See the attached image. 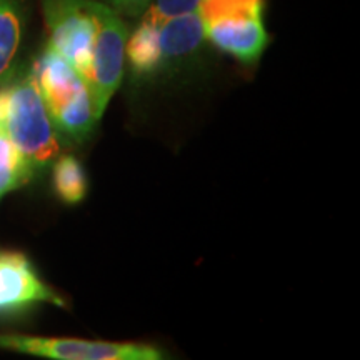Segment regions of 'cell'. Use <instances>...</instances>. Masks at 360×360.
I'll list each match as a JSON object with an SVG mask.
<instances>
[{
	"label": "cell",
	"instance_id": "cell-1",
	"mask_svg": "<svg viewBox=\"0 0 360 360\" xmlns=\"http://www.w3.org/2000/svg\"><path fill=\"white\" fill-rule=\"evenodd\" d=\"M47 45L74 67L101 120L125 72L129 30L122 17L97 0H40Z\"/></svg>",
	"mask_w": 360,
	"mask_h": 360
},
{
	"label": "cell",
	"instance_id": "cell-2",
	"mask_svg": "<svg viewBox=\"0 0 360 360\" xmlns=\"http://www.w3.org/2000/svg\"><path fill=\"white\" fill-rule=\"evenodd\" d=\"M0 130L35 175L51 167L60 155V139L40 96L32 67L17 70L0 87Z\"/></svg>",
	"mask_w": 360,
	"mask_h": 360
},
{
	"label": "cell",
	"instance_id": "cell-3",
	"mask_svg": "<svg viewBox=\"0 0 360 360\" xmlns=\"http://www.w3.org/2000/svg\"><path fill=\"white\" fill-rule=\"evenodd\" d=\"M204 40L199 11L172 19L142 13L141 24L127 39L125 64L139 79L180 70L199 53Z\"/></svg>",
	"mask_w": 360,
	"mask_h": 360
},
{
	"label": "cell",
	"instance_id": "cell-4",
	"mask_svg": "<svg viewBox=\"0 0 360 360\" xmlns=\"http://www.w3.org/2000/svg\"><path fill=\"white\" fill-rule=\"evenodd\" d=\"M32 70L57 132L74 142L87 141L98 119L84 79L49 45L34 62Z\"/></svg>",
	"mask_w": 360,
	"mask_h": 360
},
{
	"label": "cell",
	"instance_id": "cell-5",
	"mask_svg": "<svg viewBox=\"0 0 360 360\" xmlns=\"http://www.w3.org/2000/svg\"><path fill=\"white\" fill-rule=\"evenodd\" d=\"M265 0H200L204 37L242 64H255L269 45Z\"/></svg>",
	"mask_w": 360,
	"mask_h": 360
},
{
	"label": "cell",
	"instance_id": "cell-6",
	"mask_svg": "<svg viewBox=\"0 0 360 360\" xmlns=\"http://www.w3.org/2000/svg\"><path fill=\"white\" fill-rule=\"evenodd\" d=\"M0 349L52 360H160V349L137 342L87 340L75 337L0 334Z\"/></svg>",
	"mask_w": 360,
	"mask_h": 360
},
{
	"label": "cell",
	"instance_id": "cell-7",
	"mask_svg": "<svg viewBox=\"0 0 360 360\" xmlns=\"http://www.w3.org/2000/svg\"><path fill=\"white\" fill-rule=\"evenodd\" d=\"M39 304L67 305L64 297L40 278L25 254L0 250V317L19 315Z\"/></svg>",
	"mask_w": 360,
	"mask_h": 360
},
{
	"label": "cell",
	"instance_id": "cell-8",
	"mask_svg": "<svg viewBox=\"0 0 360 360\" xmlns=\"http://www.w3.org/2000/svg\"><path fill=\"white\" fill-rule=\"evenodd\" d=\"M27 13V0H0V87L19 70Z\"/></svg>",
	"mask_w": 360,
	"mask_h": 360
},
{
	"label": "cell",
	"instance_id": "cell-9",
	"mask_svg": "<svg viewBox=\"0 0 360 360\" xmlns=\"http://www.w3.org/2000/svg\"><path fill=\"white\" fill-rule=\"evenodd\" d=\"M52 184L56 195L67 205H75L87 195V175L74 155H58L52 164Z\"/></svg>",
	"mask_w": 360,
	"mask_h": 360
},
{
	"label": "cell",
	"instance_id": "cell-10",
	"mask_svg": "<svg viewBox=\"0 0 360 360\" xmlns=\"http://www.w3.org/2000/svg\"><path fill=\"white\" fill-rule=\"evenodd\" d=\"M35 177L27 160L0 130V200Z\"/></svg>",
	"mask_w": 360,
	"mask_h": 360
},
{
	"label": "cell",
	"instance_id": "cell-11",
	"mask_svg": "<svg viewBox=\"0 0 360 360\" xmlns=\"http://www.w3.org/2000/svg\"><path fill=\"white\" fill-rule=\"evenodd\" d=\"M200 0H152V4L143 13L155 19H172L199 11Z\"/></svg>",
	"mask_w": 360,
	"mask_h": 360
},
{
	"label": "cell",
	"instance_id": "cell-12",
	"mask_svg": "<svg viewBox=\"0 0 360 360\" xmlns=\"http://www.w3.org/2000/svg\"><path fill=\"white\" fill-rule=\"evenodd\" d=\"M107 2H109V7L114 8L119 15H127L135 19V17H141L147 11L152 0H107Z\"/></svg>",
	"mask_w": 360,
	"mask_h": 360
}]
</instances>
